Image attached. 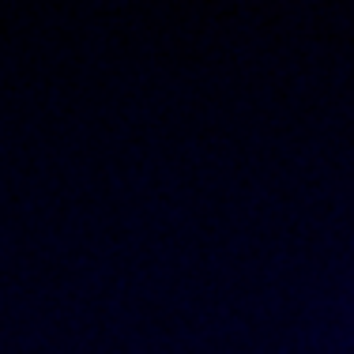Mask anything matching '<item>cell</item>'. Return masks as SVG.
Here are the masks:
<instances>
[]
</instances>
